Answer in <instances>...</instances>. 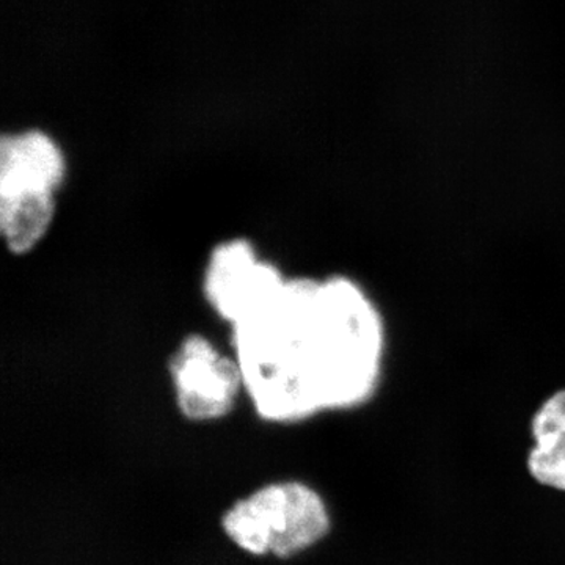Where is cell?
<instances>
[{
  "mask_svg": "<svg viewBox=\"0 0 565 565\" xmlns=\"http://www.w3.org/2000/svg\"><path fill=\"white\" fill-rule=\"evenodd\" d=\"M65 178V156L46 132L32 129L2 137L0 232L11 253L24 255L46 236Z\"/></svg>",
  "mask_w": 565,
  "mask_h": 565,
  "instance_id": "cell-2",
  "label": "cell"
},
{
  "mask_svg": "<svg viewBox=\"0 0 565 565\" xmlns=\"http://www.w3.org/2000/svg\"><path fill=\"white\" fill-rule=\"evenodd\" d=\"M288 278L275 264L259 258L247 239H230L211 252L203 292L223 321L234 327L267 307Z\"/></svg>",
  "mask_w": 565,
  "mask_h": 565,
  "instance_id": "cell-4",
  "label": "cell"
},
{
  "mask_svg": "<svg viewBox=\"0 0 565 565\" xmlns=\"http://www.w3.org/2000/svg\"><path fill=\"white\" fill-rule=\"evenodd\" d=\"M232 330L244 392L264 422L353 411L381 386L385 319L345 275L288 278L273 302Z\"/></svg>",
  "mask_w": 565,
  "mask_h": 565,
  "instance_id": "cell-1",
  "label": "cell"
},
{
  "mask_svg": "<svg viewBox=\"0 0 565 565\" xmlns=\"http://www.w3.org/2000/svg\"><path fill=\"white\" fill-rule=\"evenodd\" d=\"M527 473L539 486L565 492V388L556 390L535 408L530 423Z\"/></svg>",
  "mask_w": 565,
  "mask_h": 565,
  "instance_id": "cell-6",
  "label": "cell"
},
{
  "mask_svg": "<svg viewBox=\"0 0 565 565\" xmlns=\"http://www.w3.org/2000/svg\"><path fill=\"white\" fill-rule=\"evenodd\" d=\"M170 374L178 408L193 423L217 422L228 415L244 390L236 359L222 355L202 334L182 341L170 362Z\"/></svg>",
  "mask_w": 565,
  "mask_h": 565,
  "instance_id": "cell-5",
  "label": "cell"
},
{
  "mask_svg": "<svg viewBox=\"0 0 565 565\" xmlns=\"http://www.w3.org/2000/svg\"><path fill=\"white\" fill-rule=\"evenodd\" d=\"M332 527L326 500L300 481L273 482L236 501L222 530L237 548L278 559L313 548Z\"/></svg>",
  "mask_w": 565,
  "mask_h": 565,
  "instance_id": "cell-3",
  "label": "cell"
}]
</instances>
